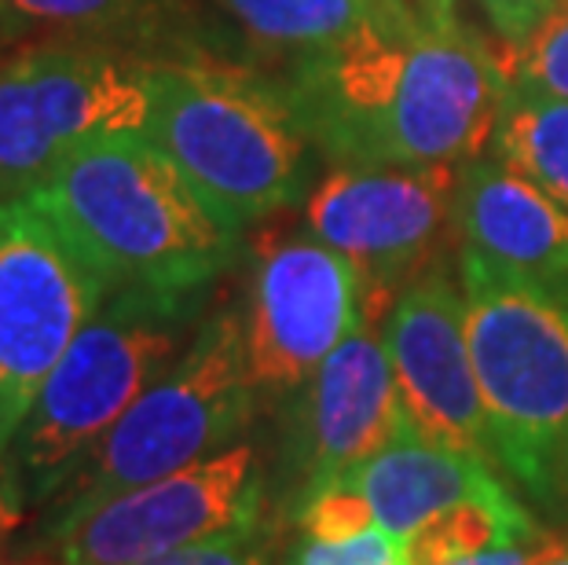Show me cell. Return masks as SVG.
Returning a JSON list of instances; mask_svg holds the SVG:
<instances>
[{
  "instance_id": "6da1fadb",
  "label": "cell",
  "mask_w": 568,
  "mask_h": 565,
  "mask_svg": "<svg viewBox=\"0 0 568 565\" xmlns=\"http://www.w3.org/2000/svg\"><path fill=\"white\" fill-rule=\"evenodd\" d=\"M506 85L485 38L422 16L301 56L286 92L312 143L345 165H466L491 143Z\"/></svg>"
},
{
  "instance_id": "7a4b0ae2",
  "label": "cell",
  "mask_w": 568,
  "mask_h": 565,
  "mask_svg": "<svg viewBox=\"0 0 568 565\" xmlns=\"http://www.w3.org/2000/svg\"><path fill=\"white\" fill-rule=\"evenodd\" d=\"M27 202L114 291L199 294L239 258V224L136 129L84 140Z\"/></svg>"
},
{
  "instance_id": "3957f363",
  "label": "cell",
  "mask_w": 568,
  "mask_h": 565,
  "mask_svg": "<svg viewBox=\"0 0 568 565\" xmlns=\"http://www.w3.org/2000/svg\"><path fill=\"white\" fill-rule=\"evenodd\" d=\"M199 294L122 286L84 323L8 448L27 503L52 500L67 474L191 345Z\"/></svg>"
},
{
  "instance_id": "277c9868",
  "label": "cell",
  "mask_w": 568,
  "mask_h": 565,
  "mask_svg": "<svg viewBox=\"0 0 568 565\" xmlns=\"http://www.w3.org/2000/svg\"><path fill=\"white\" fill-rule=\"evenodd\" d=\"M143 85V132L239 228L297 202L312 137L286 85L224 63L148 67Z\"/></svg>"
},
{
  "instance_id": "5b68a950",
  "label": "cell",
  "mask_w": 568,
  "mask_h": 565,
  "mask_svg": "<svg viewBox=\"0 0 568 565\" xmlns=\"http://www.w3.org/2000/svg\"><path fill=\"white\" fill-rule=\"evenodd\" d=\"M466 342L495 455L531 492H547L568 441V283L550 286L463 250Z\"/></svg>"
},
{
  "instance_id": "8992f818",
  "label": "cell",
  "mask_w": 568,
  "mask_h": 565,
  "mask_svg": "<svg viewBox=\"0 0 568 565\" xmlns=\"http://www.w3.org/2000/svg\"><path fill=\"white\" fill-rule=\"evenodd\" d=\"M257 401L243 316L221 309L202 320L191 345L118 418L52 496L55 514L92 507L235 444Z\"/></svg>"
},
{
  "instance_id": "52a82bcc",
  "label": "cell",
  "mask_w": 568,
  "mask_h": 565,
  "mask_svg": "<svg viewBox=\"0 0 568 565\" xmlns=\"http://www.w3.org/2000/svg\"><path fill=\"white\" fill-rule=\"evenodd\" d=\"M148 67L92 41H44L0 63V199H27L103 132H143Z\"/></svg>"
},
{
  "instance_id": "ba28073f",
  "label": "cell",
  "mask_w": 568,
  "mask_h": 565,
  "mask_svg": "<svg viewBox=\"0 0 568 565\" xmlns=\"http://www.w3.org/2000/svg\"><path fill=\"white\" fill-rule=\"evenodd\" d=\"M264 474L246 441L205 460L106 496L92 507L59 511L48 525L59 565H148L173 551L221 536L257 533Z\"/></svg>"
},
{
  "instance_id": "9c48e42d",
  "label": "cell",
  "mask_w": 568,
  "mask_h": 565,
  "mask_svg": "<svg viewBox=\"0 0 568 565\" xmlns=\"http://www.w3.org/2000/svg\"><path fill=\"white\" fill-rule=\"evenodd\" d=\"M114 286L27 199H0V455Z\"/></svg>"
},
{
  "instance_id": "30bf717a",
  "label": "cell",
  "mask_w": 568,
  "mask_h": 565,
  "mask_svg": "<svg viewBox=\"0 0 568 565\" xmlns=\"http://www.w3.org/2000/svg\"><path fill=\"white\" fill-rule=\"evenodd\" d=\"M455 165H342L308 195V232L356 264L364 291L393 294L429 272L455 228Z\"/></svg>"
},
{
  "instance_id": "8fae6325",
  "label": "cell",
  "mask_w": 568,
  "mask_h": 565,
  "mask_svg": "<svg viewBox=\"0 0 568 565\" xmlns=\"http://www.w3.org/2000/svg\"><path fill=\"white\" fill-rule=\"evenodd\" d=\"M364 312L356 264L316 235L283 239L253 269L246 305L250 379L264 396L305 390L320 364L348 339Z\"/></svg>"
},
{
  "instance_id": "7c38bea8",
  "label": "cell",
  "mask_w": 568,
  "mask_h": 565,
  "mask_svg": "<svg viewBox=\"0 0 568 565\" xmlns=\"http://www.w3.org/2000/svg\"><path fill=\"white\" fill-rule=\"evenodd\" d=\"M389 309V294L364 291L356 327L323 360L305 390H297L290 418V477L297 500L356 471L404 434L407 418L385 345Z\"/></svg>"
},
{
  "instance_id": "4fadbf2b",
  "label": "cell",
  "mask_w": 568,
  "mask_h": 565,
  "mask_svg": "<svg viewBox=\"0 0 568 565\" xmlns=\"http://www.w3.org/2000/svg\"><path fill=\"white\" fill-rule=\"evenodd\" d=\"M385 345L407 430L499 463L466 342L463 286L444 269L415 275L385 316Z\"/></svg>"
},
{
  "instance_id": "5bb4252c",
  "label": "cell",
  "mask_w": 568,
  "mask_h": 565,
  "mask_svg": "<svg viewBox=\"0 0 568 565\" xmlns=\"http://www.w3.org/2000/svg\"><path fill=\"white\" fill-rule=\"evenodd\" d=\"M455 232L463 250L506 272L550 286L568 283V210L495 154L458 173Z\"/></svg>"
},
{
  "instance_id": "9a60e30c",
  "label": "cell",
  "mask_w": 568,
  "mask_h": 565,
  "mask_svg": "<svg viewBox=\"0 0 568 565\" xmlns=\"http://www.w3.org/2000/svg\"><path fill=\"white\" fill-rule=\"evenodd\" d=\"M345 477L367 500L374 525L404 539L458 503L514 496L488 460L426 441L407 426L400 437L389 441L378 455H371Z\"/></svg>"
},
{
  "instance_id": "2e32d148",
  "label": "cell",
  "mask_w": 568,
  "mask_h": 565,
  "mask_svg": "<svg viewBox=\"0 0 568 565\" xmlns=\"http://www.w3.org/2000/svg\"><path fill=\"white\" fill-rule=\"evenodd\" d=\"M488 148L568 210V100L506 85Z\"/></svg>"
},
{
  "instance_id": "e0dca14e",
  "label": "cell",
  "mask_w": 568,
  "mask_h": 565,
  "mask_svg": "<svg viewBox=\"0 0 568 565\" xmlns=\"http://www.w3.org/2000/svg\"><path fill=\"white\" fill-rule=\"evenodd\" d=\"M542 536V528L531 522V514L514 496L506 500H469L458 507L440 511L422 528L407 536L410 565H447L480 551L525 544Z\"/></svg>"
},
{
  "instance_id": "ac0fdd59",
  "label": "cell",
  "mask_w": 568,
  "mask_h": 565,
  "mask_svg": "<svg viewBox=\"0 0 568 565\" xmlns=\"http://www.w3.org/2000/svg\"><path fill=\"white\" fill-rule=\"evenodd\" d=\"M224 4L250 33L297 48L301 56L342 44L374 22L359 0H224Z\"/></svg>"
},
{
  "instance_id": "d6986e66",
  "label": "cell",
  "mask_w": 568,
  "mask_h": 565,
  "mask_svg": "<svg viewBox=\"0 0 568 565\" xmlns=\"http://www.w3.org/2000/svg\"><path fill=\"white\" fill-rule=\"evenodd\" d=\"M506 78L510 85L568 100V0H558L521 44H510Z\"/></svg>"
},
{
  "instance_id": "ffe728a7",
  "label": "cell",
  "mask_w": 568,
  "mask_h": 565,
  "mask_svg": "<svg viewBox=\"0 0 568 565\" xmlns=\"http://www.w3.org/2000/svg\"><path fill=\"white\" fill-rule=\"evenodd\" d=\"M286 565H410V558L404 536H396L382 525H371L364 533L337 539L305 536L290 551Z\"/></svg>"
},
{
  "instance_id": "44dd1931",
  "label": "cell",
  "mask_w": 568,
  "mask_h": 565,
  "mask_svg": "<svg viewBox=\"0 0 568 565\" xmlns=\"http://www.w3.org/2000/svg\"><path fill=\"white\" fill-rule=\"evenodd\" d=\"M19 19L63 30H114L136 16L140 0H0Z\"/></svg>"
},
{
  "instance_id": "7402d4cb",
  "label": "cell",
  "mask_w": 568,
  "mask_h": 565,
  "mask_svg": "<svg viewBox=\"0 0 568 565\" xmlns=\"http://www.w3.org/2000/svg\"><path fill=\"white\" fill-rule=\"evenodd\" d=\"M253 536H257V533L205 539V544L173 551V555L154 558L148 565H268V555L253 544Z\"/></svg>"
},
{
  "instance_id": "603a6c76",
  "label": "cell",
  "mask_w": 568,
  "mask_h": 565,
  "mask_svg": "<svg viewBox=\"0 0 568 565\" xmlns=\"http://www.w3.org/2000/svg\"><path fill=\"white\" fill-rule=\"evenodd\" d=\"M491 19L495 33L506 44H521L542 19L550 16L558 0H480Z\"/></svg>"
},
{
  "instance_id": "cb8c5ba5",
  "label": "cell",
  "mask_w": 568,
  "mask_h": 565,
  "mask_svg": "<svg viewBox=\"0 0 568 565\" xmlns=\"http://www.w3.org/2000/svg\"><path fill=\"white\" fill-rule=\"evenodd\" d=\"M568 544L565 539H525V544H510V547H495V551H480V555L447 562V565H547L550 558H558Z\"/></svg>"
},
{
  "instance_id": "d4e9b609",
  "label": "cell",
  "mask_w": 568,
  "mask_h": 565,
  "mask_svg": "<svg viewBox=\"0 0 568 565\" xmlns=\"http://www.w3.org/2000/svg\"><path fill=\"white\" fill-rule=\"evenodd\" d=\"M22 511H27V492H22L8 460L0 455V551H4L11 533L22 525Z\"/></svg>"
},
{
  "instance_id": "484cf974",
  "label": "cell",
  "mask_w": 568,
  "mask_h": 565,
  "mask_svg": "<svg viewBox=\"0 0 568 565\" xmlns=\"http://www.w3.org/2000/svg\"><path fill=\"white\" fill-rule=\"evenodd\" d=\"M359 4L382 30H410L422 22V11L410 8L407 0H359Z\"/></svg>"
},
{
  "instance_id": "4316f807",
  "label": "cell",
  "mask_w": 568,
  "mask_h": 565,
  "mask_svg": "<svg viewBox=\"0 0 568 565\" xmlns=\"http://www.w3.org/2000/svg\"><path fill=\"white\" fill-rule=\"evenodd\" d=\"M455 0H422V16L429 22H452Z\"/></svg>"
},
{
  "instance_id": "83f0119b",
  "label": "cell",
  "mask_w": 568,
  "mask_h": 565,
  "mask_svg": "<svg viewBox=\"0 0 568 565\" xmlns=\"http://www.w3.org/2000/svg\"><path fill=\"white\" fill-rule=\"evenodd\" d=\"M0 565H59V558H19V562H0Z\"/></svg>"
},
{
  "instance_id": "f1b7e54d",
  "label": "cell",
  "mask_w": 568,
  "mask_h": 565,
  "mask_svg": "<svg viewBox=\"0 0 568 565\" xmlns=\"http://www.w3.org/2000/svg\"><path fill=\"white\" fill-rule=\"evenodd\" d=\"M547 565H568V547L561 551V555H558V558H550Z\"/></svg>"
}]
</instances>
